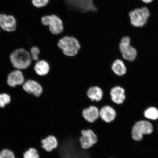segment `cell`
Here are the masks:
<instances>
[{
    "label": "cell",
    "instance_id": "6da1fadb",
    "mask_svg": "<svg viewBox=\"0 0 158 158\" xmlns=\"http://www.w3.org/2000/svg\"><path fill=\"white\" fill-rule=\"evenodd\" d=\"M10 59L13 66L20 70L29 68L32 60L30 52L23 48L15 49L10 55Z\"/></svg>",
    "mask_w": 158,
    "mask_h": 158
},
{
    "label": "cell",
    "instance_id": "7a4b0ae2",
    "mask_svg": "<svg viewBox=\"0 0 158 158\" xmlns=\"http://www.w3.org/2000/svg\"><path fill=\"white\" fill-rule=\"evenodd\" d=\"M57 46L63 54L70 57L77 55L81 49L79 41L73 36H66L62 37L59 40Z\"/></svg>",
    "mask_w": 158,
    "mask_h": 158
},
{
    "label": "cell",
    "instance_id": "3957f363",
    "mask_svg": "<svg viewBox=\"0 0 158 158\" xmlns=\"http://www.w3.org/2000/svg\"><path fill=\"white\" fill-rule=\"evenodd\" d=\"M150 15L149 10L145 6L137 8L129 13L130 23L136 27H143L147 24Z\"/></svg>",
    "mask_w": 158,
    "mask_h": 158
},
{
    "label": "cell",
    "instance_id": "277c9868",
    "mask_svg": "<svg viewBox=\"0 0 158 158\" xmlns=\"http://www.w3.org/2000/svg\"><path fill=\"white\" fill-rule=\"evenodd\" d=\"M65 7L70 11L86 13L96 11L93 0H63Z\"/></svg>",
    "mask_w": 158,
    "mask_h": 158
},
{
    "label": "cell",
    "instance_id": "5b68a950",
    "mask_svg": "<svg viewBox=\"0 0 158 158\" xmlns=\"http://www.w3.org/2000/svg\"><path fill=\"white\" fill-rule=\"evenodd\" d=\"M41 23L43 25L48 27L49 31L53 35H60L64 31L63 21L57 15L44 16L41 17Z\"/></svg>",
    "mask_w": 158,
    "mask_h": 158
},
{
    "label": "cell",
    "instance_id": "8992f818",
    "mask_svg": "<svg viewBox=\"0 0 158 158\" xmlns=\"http://www.w3.org/2000/svg\"><path fill=\"white\" fill-rule=\"evenodd\" d=\"M153 130V126L151 122L146 120H139L134 125L132 137L135 141H141L143 139V134H151Z\"/></svg>",
    "mask_w": 158,
    "mask_h": 158
},
{
    "label": "cell",
    "instance_id": "52a82bcc",
    "mask_svg": "<svg viewBox=\"0 0 158 158\" xmlns=\"http://www.w3.org/2000/svg\"><path fill=\"white\" fill-rule=\"evenodd\" d=\"M81 135L79 138V142L83 149H89L98 142L97 136L92 129L83 130L81 131Z\"/></svg>",
    "mask_w": 158,
    "mask_h": 158
},
{
    "label": "cell",
    "instance_id": "ba28073f",
    "mask_svg": "<svg viewBox=\"0 0 158 158\" xmlns=\"http://www.w3.org/2000/svg\"><path fill=\"white\" fill-rule=\"evenodd\" d=\"M17 21L12 15L0 13V27L2 31L11 33L16 30Z\"/></svg>",
    "mask_w": 158,
    "mask_h": 158
},
{
    "label": "cell",
    "instance_id": "9c48e42d",
    "mask_svg": "<svg viewBox=\"0 0 158 158\" xmlns=\"http://www.w3.org/2000/svg\"><path fill=\"white\" fill-rule=\"evenodd\" d=\"M119 48L122 59L130 62H133L135 60L137 56V51L131 44L120 42Z\"/></svg>",
    "mask_w": 158,
    "mask_h": 158
},
{
    "label": "cell",
    "instance_id": "30bf717a",
    "mask_svg": "<svg viewBox=\"0 0 158 158\" xmlns=\"http://www.w3.org/2000/svg\"><path fill=\"white\" fill-rule=\"evenodd\" d=\"M100 118L103 122L109 123L116 119L117 112L114 108L109 105H106L100 109Z\"/></svg>",
    "mask_w": 158,
    "mask_h": 158
},
{
    "label": "cell",
    "instance_id": "8fae6325",
    "mask_svg": "<svg viewBox=\"0 0 158 158\" xmlns=\"http://www.w3.org/2000/svg\"><path fill=\"white\" fill-rule=\"evenodd\" d=\"M110 95L112 102L116 105L123 104L126 98L125 90L120 86H115L110 89Z\"/></svg>",
    "mask_w": 158,
    "mask_h": 158
},
{
    "label": "cell",
    "instance_id": "7c38bea8",
    "mask_svg": "<svg viewBox=\"0 0 158 158\" xmlns=\"http://www.w3.org/2000/svg\"><path fill=\"white\" fill-rule=\"evenodd\" d=\"M100 110L97 106H90L82 110L83 118L89 123H93L100 118Z\"/></svg>",
    "mask_w": 158,
    "mask_h": 158
},
{
    "label": "cell",
    "instance_id": "4fadbf2b",
    "mask_svg": "<svg viewBox=\"0 0 158 158\" xmlns=\"http://www.w3.org/2000/svg\"><path fill=\"white\" fill-rule=\"evenodd\" d=\"M23 85V89L27 93L37 97L42 94V87L36 81L32 80H27Z\"/></svg>",
    "mask_w": 158,
    "mask_h": 158
},
{
    "label": "cell",
    "instance_id": "5bb4252c",
    "mask_svg": "<svg viewBox=\"0 0 158 158\" xmlns=\"http://www.w3.org/2000/svg\"><path fill=\"white\" fill-rule=\"evenodd\" d=\"M24 82V77L20 70L17 69L14 70L8 76L7 83L11 87L23 85Z\"/></svg>",
    "mask_w": 158,
    "mask_h": 158
},
{
    "label": "cell",
    "instance_id": "9a60e30c",
    "mask_svg": "<svg viewBox=\"0 0 158 158\" xmlns=\"http://www.w3.org/2000/svg\"><path fill=\"white\" fill-rule=\"evenodd\" d=\"M41 148L45 151L50 152L58 147L59 143L58 139L53 135H49L41 139Z\"/></svg>",
    "mask_w": 158,
    "mask_h": 158
},
{
    "label": "cell",
    "instance_id": "2e32d148",
    "mask_svg": "<svg viewBox=\"0 0 158 158\" xmlns=\"http://www.w3.org/2000/svg\"><path fill=\"white\" fill-rule=\"evenodd\" d=\"M111 69L114 73L118 77H122L127 73V69L125 63L122 59H116L111 65Z\"/></svg>",
    "mask_w": 158,
    "mask_h": 158
},
{
    "label": "cell",
    "instance_id": "e0dca14e",
    "mask_svg": "<svg viewBox=\"0 0 158 158\" xmlns=\"http://www.w3.org/2000/svg\"><path fill=\"white\" fill-rule=\"evenodd\" d=\"M88 97L92 101L100 102L102 100L104 93L102 89L98 86H93L89 88L86 92Z\"/></svg>",
    "mask_w": 158,
    "mask_h": 158
},
{
    "label": "cell",
    "instance_id": "ac0fdd59",
    "mask_svg": "<svg viewBox=\"0 0 158 158\" xmlns=\"http://www.w3.org/2000/svg\"><path fill=\"white\" fill-rule=\"evenodd\" d=\"M50 70V66L48 63L44 60L37 61L34 66L35 72L37 75L41 76L48 74Z\"/></svg>",
    "mask_w": 158,
    "mask_h": 158
},
{
    "label": "cell",
    "instance_id": "d6986e66",
    "mask_svg": "<svg viewBox=\"0 0 158 158\" xmlns=\"http://www.w3.org/2000/svg\"><path fill=\"white\" fill-rule=\"evenodd\" d=\"M143 116L146 119L157 120L158 119V109L155 106H150L144 110Z\"/></svg>",
    "mask_w": 158,
    "mask_h": 158
},
{
    "label": "cell",
    "instance_id": "ffe728a7",
    "mask_svg": "<svg viewBox=\"0 0 158 158\" xmlns=\"http://www.w3.org/2000/svg\"><path fill=\"white\" fill-rule=\"evenodd\" d=\"M24 158H40L39 152L34 148H31L25 152L23 155Z\"/></svg>",
    "mask_w": 158,
    "mask_h": 158
},
{
    "label": "cell",
    "instance_id": "44dd1931",
    "mask_svg": "<svg viewBox=\"0 0 158 158\" xmlns=\"http://www.w3.org/2000/svg\"><path fill=\"white\" fill-rule=\"evenodd\" d=\"M11 101V98L8 94L6 93L0 94V108H4Z\"/></svg>",
    "mask_w": 158,
    "mask_h": 158
},
{
    "label": "cell",
    "instance_id": "7402d4cb",
    "mask_svg": "<svg viewBox=\"0 0 158 158\" xmlns=\"http://www.w3.org/2000/svg\"><path fill=\"white\" fill-rule=\"evenodd\" d=\"M49 0H31L32 5L37 9L43 8L48 4Z\"/></svg>",
    "mask_w": 158,
    "mask_h": 158
},
{
    "label": "cell",
    "instance_id": "603a6c76",
    "mask_svg": "<svg viewBox=\"0 0 158 158\" xmlns=\"http://www.w3.org/2000/svg\"><path fill=\"white\" fill-rule=\"evenodd\" d=\"M29 52L33 60L37 61L38 60L39 56L40 53V49L39 47L35 45L31 47Z\"/></svg>",
    "mask_w": 158,
    "mask_h": 158
},
{
    "label": "cell",
    "instance_id": "cb8c5ba5",
    "mask_svg": "<svg viewBox=\"0 0 158 158\" xmlns=\"http://www.w3.org/2000/svg\"><path fill=\"white\" fill-rule=\"evenodd\" d=\"M0 158H15V157L10 150L5 149L0 152Z\"/></svg>",
    "mask_w": 158,
    "mask_h": 158
},
{
    "label": "cell",
    "instance_id": "d4e9b609",
    "mask_svg": "<svg viewBox=\"0 0 158 158\" xmlns=\"http://www.w3.org/2000/svg\"><path fill=\"white\" fill-rule=\"evenodd\" d=\"M142 2L146 5L149 4L153 1L154 0H140Z\"/></svg>",
    "mask_w": 158,
    "mask_h": 158
},
{
    "label": "cell",
    "instance_id": "484cf974",
    "mask_svg": "<svg viewBox=\"0 0 158 158\" xmlns=\"http://www.w3.org/2000/svg\"><path fill=\"white\" fill-rule=\"evenodd\" d=\"M1 27H0V33H1Z\"/></svg>",
    "mask_w": 158,
    "mask_h": 158
},
{
    "label": "cell",
    "instance_id": "4316f807",
    "mask_svg": "<svg viewBox=\"0 0 158 158\" xmlns=\"http://www.w3.org/2000/svg\"><path fill=\"white\" fill-rule=\"evenodd\" d=\"M131 26H130V27H131ZM129 28H128V29H129ZM126 34H127V33H126Z\"/></svg>",
    "mask_w": 158,
    "mask_h": 158
}]
</instances>
